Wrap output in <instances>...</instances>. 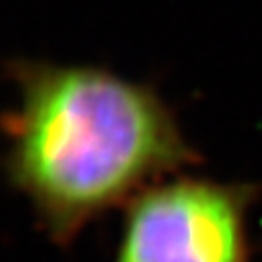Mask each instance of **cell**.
Here are the masks:
<instances>
[{
    "instance_id": "6da1fadb",
    "label": "cell",
    "mask_w": 262,
    "mask_h": 262,
    "mask_svg": "<svg viewBox=\"0 0 262 262\" xmlns=\"http://www.w3.org/2000/svg\"><path fill=\"white\" fill-rule=\"evenodd\" d=\"M4 173L39 227L66 247L111 208L200 163L161 95L90 64L14 60Z\"/></svg>"
},
{
    "instance_id": "7a4b0ae2",
    "label": "cell",
    "mask_w": 262,
    "mask_h": 262,
    "mask_svg": "<svg viewBox=\"0 0 262 262\" xmlns=\"http://www.w3.org/2000/svg\"><path fill=\"white\" fill-rule=\"evenodd\" d=\"M253 183L171 175L126 204L111 262H253Z\"/></svg>"
}]
</instances>
